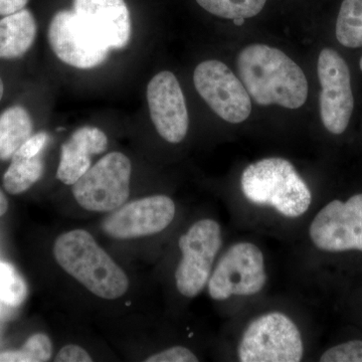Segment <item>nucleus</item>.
Wrapping results in <instances>:
<instances>
[{"label": "nucleus", "instance_id": "f257e3e1", "mask_svg": "<svg viewBox=\"0 0 362 362\" xmlns=\"http://www.w3.org/2000/svg\"><path fill=\"white\" fill-rule=\"evenodd\" d=\"M238 70L250 96L262 106H303L308 97L304 71L280 49L255 44L240 51Z\"/></svg>", "mask_w": 362, "mask_h": 362}, {"label": "nucleus", "instance_id": "f03ea898", "mask_svg": "<svg viewBox=\"0 0 362 362\" xmlns=\"http://www.w3.org/2000/svg\"><path fill=\"white\" fill-rule=\"evenodd\" d=\"M54 256L64 271L98 297L118 299L129 288L125 272L87 230H74L59 235L54 242Z\"/></svg>", "mask_w": 362, "mask_h": 362}, {"label": "nucleus", "instance_id": "7ed1b4c3", "mask_svg": "<svg viewBox=\"0 0 362 362\" xmlns=\"http://www.w3.org/2000/svg\"><path fill=\"white\" fill-rule=\"evenodd\" d=\"M240 187L247 201L273 207L286 218H299L311 206L310 188L291 162L281 157H269L247 165Z\"/></svg>", "mask_w": 362, "mask_h": 362}, {"label": "nucleus", "instance_id": "20e7f679", "mask_svg": "<svg viewBox=\"0 0 362 362\" xmlns=\"http://www.w3.org/2000/svg\"><path fill=\"white\" fill-rule=\"evenodd\" d=\"M303 356L299 328L281 312H269L254 319L238 345V358L242 362H298Z\"/></svg>", "mask_w": 362, "mask_h": 362}, {"label": "nucleus", "instance_id": "39448f33", "mask_svg": "<svg viewBox=\"0 0 362 362\" xmlns=\"http://www.w3.org/2000/svg\"><path fill=\"white\" fill-rule=\"evenodd\" d=\"M131 173L130 159L121 152H111L90 166L71 192L86 211L111 213L127 202Z\"/></svg>", "mask_w": 362, "mask_h": 362}, {"label": "nucleus", "instance_id": "423d86ee", "mask_svg": "<svg viewBox=\"0 0 362 362\" xmlns=\"http://www.w3.org/2000/svg\"><path fill=\"white\" fill-rule=\"evenodd\" d=\"M267 279L261 249L252 243H237L226 250L211 272L207 282L209 296L216 301L252 296L264 289Z\"/></svg>", "mask_w": 362, "mask_h": 362}, {"label": "nucleus", "instance_id": "0eeeda50", "mask_svg": "<svg viewBox=\"0 0 362 362\" xmlns=\"http://www.w3.org/2000/svg\"><path fill=\"white\" fill-rule=\"evenodd\" d=\"M223 237L218 221L204 218L197 221L178 240L180 263L175 271L176 288L187 298L197 296L207 285Z\"/></svg>", "mask_w": 362, "mask_h": 362}, {"label": "nucleus", "instance_id": "6e6552de", "mask_svg": "<svg viewBox=\"0 0 362 362\" xmlns=\"http://www.w3.org/2000/svg\"><path fill=\"white\" fill-rule=\"evenodd\" d=\"M195 89L218 117L228 123L246 121L252 102L244 84L225 64L209 59L199 64L194 73Z\"/></svg>", "mask_w": 362, "mask_h": 362}, {"label": "nucleus", "instance_id": "1a4fd4ad", "mask_svg": "<svg viewBox=\"0 0 362 362\" xmlns=\"http://www.w3.org/2000/svg\"><path fill=\"white\" fill-rule=\"evenodd\" d=\"M317 73L321 85V121L332 134H342L354 108L349 66L337 51L324 49L319 54Z\"/></svg>", "mask_w": 362, "mask_h": 362}, {"label": "nucleus", "instance_id": "9d476101", "mask_svg": "<svg viewBox=\"0 0 362 362\" xmlns=\"http://www.w3.org/2000/svg\"><path fill=\"white\" fill-rule=\"evenodd\" d=\"M309 235L321 251L362 252V194L326 204L312 221Z\"/></svg>", "mask_w": 362, "mask_h": 362}, {"label": "nucleus", "instance_id": "9b49d317", "mask_svg": "<svg viewBox=\"0 0 362 362\" xmlns=\"http://www.w3.org/2000/svg\"><path fill=\"white\" fill-rule=\"evenodd\" d=\"M47 39L59 61L81 70L102 65L110 51L83 25L74 11H61L52 16Z\"/></svg>", "mask_w": 362, "mask_h": 362}, {"label": "nucleus", "instance_id": "f8f14e48", "mask_svg": "<svg viewBox=\"0 0 362 362\" xmlns=\"http://www.w3.org/2000/svg\"><path fill=\"white\" fill-rule=\"evenodd\" d=\"M175 204L166 195H152L124 204L105 218L103 230L116 240L148 237L165 230L175 216Z\"/></svg>", "mask_w": 362, "mask_h": 362}, {"label": "nucleus", "instance_id": "ddd939ff", "mask_svg": "<svg viewBox=\"0 0 362 362\" xmlns=\"http://www.w3.org/2000/svg\"><path fill=\"white\" fill-rule=\"evenodd\" d=\"M150 118L164 140L177 144L189 126L187 103L180 82L171 71L157 74L147 87Z\"/></svg>", "mask_w": 362, "mask_h": 362}, {"label": "nucleus", "instance_id": "4468645a", "mask_svg": "<svg viewBox=\"0 0 362 362\" xmlns=\"http://www.w3.org/2000/svg\"><path fill=\"white\" fill-rule=\"evenodd\" d=\"M74 13L109 49L129 45L132 25L125 0H74Z\"/></svg>", "mask_w": 362, "mask_h": 362}, {"label": "nucleus", "instance_id": "2eb2a0df", "mask_svg": "<svg viewBox=\"0 0 362 362\" xmlns=\"http://www.w3.org/2000/svg\"><path fill=\"white\" fill-rule=\"evenodd\" d=\"M108 148V137L103 131L92 126L78 128L64 143L57 177L66 185H73L92 166L93 156Z\"/></svg>", "mask_w": 362, "mask_h": 362}, {"label": "nucleus", "instance_id": "dca6fc26", "mask_svg": "<svg viewBox=\"0 0 362 362\" xmlns=\"http://www.w3.org/2000/svg\"><path fill=\"white\" fill-rule=\"evenodd\" d=\"M37 25L32 11L23 8L0 20V59L21 58L35 44Z\"/></svg>", "mask_w": 362, "mask_h": 362}, {"label": "nucleus", "instance_id": "f3484780", "mask_svg": "<svg viewBox=\"0 0 362 362\" xmlns=\"http://www.w3.org/2000/svg\"><path fill=\"white\" fill-rule=\"evenodd\" d=\"M33 122L30 112L20 105L6 108L0 114V159L8 160L33 135Z\"/></svg>", "mask_w": 362, "mask_h": 362}, {"label": "nucleus", "instance_id": "a211bd4d", "mask_svg": "<svg viewBox=\"0 0 362 362\" xmlns=\"http://www.w3.org/2000/svg\"><path fill=\"white\" fill-rule=\"evenodd\" d=\"M44 170L45 164L42 156H13L11 165L4 175V189L11 194H23L42 178Z\"/></svg>", "mask_w": 362, "mask_h": 362}, {"label": "nucleus", "instance_id": "6ab92c4d", "mask_svg": "<svg viewBox=\"0 0 362 362\" xmlns=\"http://www.w3.org/2000/svg\"><path fill=\"white\" fill-rule=\"evenodd\" d=\"M337 39L343 47H362V0H343L337 21Z\"/></svg>", "mask_w": 362, "mask_h": 362}, {"label": "nucleus", "instance_id": "aec40b11", "mask_svg": "<svg viewBox=\"0 0 362 362\" xmlns=\"http://www.w3.org/2000/svg\"><path fill=\"white\" fill-rule=\"evenodd\" d=\"M267 0H197L209 13L220 18L235 20L249 18L261 13Z\"/></svg>", "mask_w": 362, "mask_h": 362}, {"label": "nucleus", "instance_id": "412c9836", "mask_svg": "<svg viewBox=\"0 0 362 362\" xmlns=\"http://www.w3.org/2000/svg\"><path fill=\"white\" fill-rule=\"evenodd\" d=\"M52 354L51 339L44 333H37L28 338L20 350L0 354V362L49 361Z\"/></svg>", "mask_w": 362, "mask_h": 362}, {"label": "nucleus", "instance_id": "4be33fe9", "mask_svg": "<svg viewBox=\"0 0 362 362\" xmlns=\"http://www.w3.org/2000/svg\"><path fill=\"white\" fill-rule=\"evenodd\" d=\"M28 296L25 280L11 264L0 262V301L16 307Z\"/></svg>", "mask_w": 362, "mask_h": 362}, {"label": "nucleus", "instance_id": "5701e85b", "mask_svg": "<svg viewBox=\"0 0 362 362\" xmlns=\"http://www.w3.org/2000/svg\"><path fill=\"white\" fill-rule=\"evenodd\" d=\"M322 362H362V340H351L326 350Z\"/></svg>", "mask_w": 362, "mask_h": 362}, {"label": "nucleus", "instance_id": "b1692460", "mask_svg": "<svg viewBox=\"0 0 362 362\" xmlns=\"http://www.w3.org/2000/svg\"><path fill=\"white\" fill-rule=\"evenodd\" d=\"M146 362H197L199 359L192 350L183 346H173L149 356Z\"/></svg>", "mask_w": 362, "mask_h": 362}, {"label": "nucleus", "instance_id": "393cba45", "mask_svg": "<svg viewBox=\"0 0 362 362\" xmlns=\"http://www.w3.org/2000/svg\"><path fill=\"white\" fill-rule=\"evenodd\" d=\"M49 141V134L47 132L35 133L30 136L14 156L23 157H35L42 156V150Z\"/></svg>", "mask_w": 362, "mask_h": 362}, {"label": "nucleus", "instance_id": "a878e982", "mask_svg": "<svg viewBox=\"0 0 362 362\" xmlns=\"http://www.w3.org/2000/svg\"><path fill=\"white\" fill-rule=\"evenodd\" d=\"M54 361L57 362H90L93 359L87 350L78 345L70 344L66 345L59 350Z\"/></svg>", "mask_w": 362, "mask_h": 362}, {"label": "nucleus", "instance_id": "bb28decb", "mask_svg": "<svg viewBox=\"0 0 362 362\" xmlns=\"http://www.w3.org/2000/svg\"><path fill=\"white\" fill-rule=\"evenodd\" d=\"M28 0H0V16L18 13L25 8Z\"/></svg>", "mask_w": 362, "mask_h": 362}, {"label": "nucleus", "instance_id": "cd10ccee", "mask_svg": "<svg viewBox=\"0 0 362 362\" xmlns=\"http://www.w3.org/2000/svg\"><path fill=\"white\" fill-rule=\"evenodd\" d=\"M8 209V202H7L6 195L0 190V216H4Z\"/></svg>", "mask_w": 362, "mask_h": 362}, {"label": "nucleus", "instance_id": "c85d7f7f", "mask_svg": "<svg viewBox=\"0 0 362 362\" xmlns=\"http://www.w3.org/2000/svg\"><path fill=\"white\" fill-rule=\"evenodd\" d=\"M4 81H2V78L0 77V102H1L2 98H4Z\"/></svg>", "mask_w": 362, "mask_h": 362}, {"label": "nucleus", "instance_id": "c756f323", "mask_svg": "<svg viewBox=\"0 0 362 362\" xmlns=\"http://www.w3.org/2000/svg\"><path fill=\"white\" fill-rule=\"evenodd\" d=\"M233 21V23H235V25L240 26L244 25L245 23V18H235Z\"/></svg>", "mask_w": 362, "mask_h": 362}, {"label": "nucleus", "instance_id": "7c9ffc66", "mask_svg": "<svg viewBox=\"0 0 362 362\" xmlns=\"http://www.w3.org/2000/svg\"><path fill=\"white\" fill-rule=\"evenodd\" d=\"M359 66H361V70L362 71V58L361 59V62H359Z\"/></svg>", "mask_w": 362, "mask_h": 362}]
</instances>
